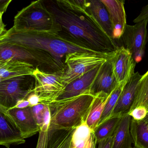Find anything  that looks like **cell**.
<instances>
[{
    "mask_svg": "<svg viewBox=\"0 0 148 148\" xmlns=\"http://www.w3.org/2000/svg\"><path fill=\"white\" fill-rule=\"evenodd\" d=\"M86 0H56L45 3L60 29L59 34L99 53H111L119 47L97 24L86 9Z\"/></svg>",
    "mask_w": 148,
    "mask_h": 148,
    "instance_id": "6da1fadb",
    "label": "cell"
},
{
    "mask_svg": "<svg viewBox=\"0 0 148 148\" xmlns=\"http://www.w3.org/2000/svg\"><path fill=\"white\" fill-rule=\"evenodd\" d=\"M0 43L18 45L49 54L63 70L62 61L68 54L76 52H95L61 36L54 31L25 30L16 31L12 28L0 37Z\"/></svg>",
    "mask_w": 148,
    "mask_h": 148,
    "instance_id": "7a4b0ae2",
    "label": "cell"
},
{
    "mask_svg": "<svg viewBox=\"0 0 148 148\" xmlns=\"http://www.w3.org/2000/svg\"><path fill=\"white\" fill-rule=\"evenodd\" d=\"M95 96L88 92L70 99L48 104L51 115L49 127L76 128L86 123Z\"/></svg>",
    "mask_w": 148,
    "mask_h": 148,
    "instance_id": "3957f363",
    "label": "cell"
},
{
    "mask_svg": "<svg viewBox=\"0 0 148 148\" xmlns=\"http://www.w3.org/2000/svg\"><path fill=\"white\" fill-rule=\"evenodd\" d=\"M12 28L16 31L38 30L58 33L60 31L54 17L44 1L40 0L32 2L19 11L14 17Z\"/></svg>",
    "mask_w": 148,
    "mask_h": 148,
    "instance_id": "277c9868",
    "label": "cell"
},
{
    "mask_svg": "<svg viewBox=\"0 0 148 148\" xmlns=\"http://www.w3.org/2000/svg\"><path fill=\"white\" fill-rule=\"evenodd\" d=\"M114 52H76L68 54L65 56V68L62 70L64 85L66 86L90 70L102 65L112 56Z\"/></svg>",
    "mask_w": 148,
    "mask_h": 148,
    "instance_id": "5b68a950",
    "label": "cell"
},
{
    "mask_svg": "<svg viewBox=\"0 0 148 148\" xmlns=\"http://www.w3.org/2000/svg\"><path fill=\"white\" fill-rule=\"evenodd\" d=\"M18 61L32 64L35 68L43 67L50 72L63 70L48 53L18 45L0 43V61Z\"/></svg>",
    "mask_w": 148,
    "mask_h": 148,
    "instance_id": "8992f818",
    "label": "cell"
},
{
    "mask_svg": "<svg viewBox=\"0 0 148 148\" xmlns=\"http://www.w3.org/2000/svg\"><path fill=\"white\" fill-rule=\"evenodd\" d=\"M62 70L46 72L38 68L32 76L35 81L33 92L40 98V103L48 104L54 101L65 85L62 79Z\"/></svg>",
    "mask_w": 148,
    "mask_h": 148,
    "instance_id": "52a82bcc",
    "label": "cell"
},
{
    "mask_svg": "<svg viewBox=\"0 0 148 148\" xmlns=\"http://www.w3.org/2000/svg\"><path fill=\"white\" fill-rule=\"evenodd\" d=\"M29 76H18L0 82V106L7 110L14 107L20 101L27 100L34 88L26 82Z\"/></svg>",
    "mask_w": 148,
    "mask_h": 148,
    "instance_id": "ba28073f",
    "label": "cell"
},
{
    "mask_svg": "<svg viewBox=\"0 0 148 148\" xmlns=\"http://www.w3.org/2000/svg\"><path fill=\"white\" fill-rule=\"evenodd\" d=\"M148 20L136 23L127 24L122 37L125 47L132 55L136 63L140 62L144 56L147 39Z\"/></svg>",
    "mask_w": 148,
    "mask_h": 148,
    "instance_id": "9c48e42d",
    "label": "cell"
},
{
    "mask_svg": "<svg viewBox=\"0 0 148 148\" xmlns=\"http://www.w3.org/2000/svg\"><path fill=\"white\" fill-rule=\"evenodd\" d=\"M75 128L41 129L36 148H72Z\"/></svg>",
    "mask_w": 148,
    "mask_h": 148,
    "instance_id": "30bf717a",
    "label": "cell"
},
{
    "mask_svg": "<svg viewBox=\"0 0 148 148\" xmlns=\"http://www.w3.org/2000/svg\"><path fill=\"white\" fill-rule=\"evenodd\" d=\"M113 70L119 85L127 84L134 74L136 63L130 51L123 46L114 51L111 58Z\"/></svg>",
    "mask_w": 148,
    "mask_h": 148,
    "instance_id": "8fae6325",
    "label": "cell"
},
{
    "mask_svg": "<svg viewBox=\"0 0 148 148\" xmlns=\"http://www.w3.org/2000/svg\"><path fill=\"white\" fill-rule=\"evenodd\" d=\"M112 56L101 66L90 87L89 93L93 96L101 93L109 95L119 86L113 70Z\"/></svg>",
    "mask_w": 148,
    "mask_h": 148,
    "instance_id": "7c38bea8",
    "label": "cell"
},
{
    "mask_svg": "<svg viewBox=\"0 0 148 148\" xmlns=\"http://www.w3.org/2000/svg\"><path fill=\"white\" fill-rule=\"evenodd\" d=\"M101 66L93 69L66 85L53 102L70 99L89 92L90 87Z\"/></svg>",
    "mask_w": 148,
    "mask_h": 148,
    "instance_id": "4fadbf2b",
    "label": "cell"
},
{
    "mask_svg": "<svg viewBox=\"0 0 148 148\" xmlns=\"http://www.w3.org/2000/svg\"><path fill=\"white\" fill-rule=\"evenodd\" d=\"M7 114L14 122L24 139L31 137L40 132V127L34 117L31 107L13 108L7 110Z\"/></svg>",
    "mask_w": 148,
    "mask_h": 148,
    "instance_id": "5bb4252c",
    "label": "cell"
},
{
    "mask_svg": "<svg viewBox=\"0 0 148 148\" xmlns=\"http://www.w3.org/2000/svg\"><path fill=\"white\" fill-rule=\"evenodd\" d=\"M109 15L113 30L114 40L121 38L127 25L123 0H101Z\"/></svg>",
    "mask_w": 148,
    "mask_h": 148,
    "instance_id": "9a60e30c",
    "label": "cell"
},
{
    "mask_svg": "<svg viewBox=\"0 0 148 148\" xmlns=\"http://www.w3.org/2000/svg\"><path fill=\"white\" fill-rule=\"evenodd\" d=\"M142 76L139 72L134 73L128 82L125 84L110 118L113 116L121 117L128 113L134 100Z\"/></svg>",
    "mask_w": 148,
    "mask_h": 148,
    "instance_id": "2e32d148",
    "label": "cell"
},
{
    "mask_svg": "<svg viewBox=\"0 0 148 148\" xmlns=\"http://www.w3.org/2000/svg\"><path fill=\"white\" fill-rule=\"evenodd\" d=\"M25 142L21 131L12 118L0 110V145L7 148Z\"/></svg>",
    "mask_w": 148,
    "mask_h": 148,
    "instance_id": "e0dca14e",
    "label": "cell"
},
{
    "mask_svg": "<svg viewBox=\"0 0 148 148\" xmlns=\"http://www.w3.org/2000/svg\"><path fill=\"white\" fill-rule=\"evenodd\" d=\"M86 7L89 13L102 29L114 40L113 30L108 12L101 0H86Z\"/></svg>",
    "mask_w": 148,
    "mask_h": 148,
    "instance_id": "ac0fdd59",
    "label": "cell"
},
{
    "mask_svg": "<svg viewBox=\"0 0 148 148\" xmlns=\"http://www.w3.org/2000/svg\"><path fill=\"white\" fill-rule=\"evenodd\" d=\"M35 68L32 64L18 61H0L1 81L14 77L32 76Z\"/></svg>",
    "mask_w": 148,
    "mask_h": 148,
    "instance_id": "d6986e66",
    "label": "cell"
},
{
    "mask_svg": "<svg viewBox=\"0 0 148 148\" xmlns=\"http://www.w3.org/2000/svg\"><path fill=\"white\" fill-rule=\"evenodd\" d=\"M131 119L128 113L121 117L113 136L112 148L132 147L133 142L130 133Z\"/></svg>",
    "mask_w": 148,
    "mask_h": 148,
    "instance_id": "ffe728a7",
    "label": "cell"
},
{
    "mask_svg": "<svg viewBox=\"0 0 148 148\" xmlns=\"http://www.w3.org/2000/svg\"><path fill=\"white\" fill-rule=\"evenodd\" d=\"M110 95H108L101 93L95 96L86 121V124L93 131L98 126L105 104Z\"/></svg>",
    "mask_w": 148,
    "mask_h": 148,
    "instance_id": "44dd1931",
    "label": "cell"
},
{
    "mask_svg": "<svg viewBox=\"0 0 148 148\" xmlns=\"http://www.w3.org/2000/svg\"><path fill=\"white\" fill-rule=\"evenodd\" d=\"M130 133L132 142L136 148H148V128L142 121L131 119Z\"/></svg>",
    "mask_w": 148,
    "mask_h": 148,
    "instance_id": "7402d4cb",
    "label": "cell"
},
{
    "mask_svg": "<svg viewBox=\"0 0 148 148\" xmlns=\"http://www.w3.org/2000/svg\"><path fill=\"white\" fill-rule=\"evenodd\" d=\"M121 117H110L95 129L93 132L96 143L114 136Z\"/></svg>",
    "mask_w": 148,
    "mask_h": 148,
    "instance_id": "603a6c76",
    "label": "cell"
},
{
    "mask_svg": "<svg viewBox=\"0 0 148 148\" xmlns=\"http://www.w3.org/2000/svg\"><path fill=\"white\" fill-rule=\"evenodd\" d=\"M94 135V132L86 123L75 129L72 138V148H86Z\"/></svg>",
    "mask_w": 148,
    "mask_h": 148,
    "instance_id": "cb8c5ba5",
    "label": "cell"
},
{
    "mask_svg": "<svg viewBox=\"0 0 148 148\" xmlns=\"http://www.w3.org/2000/svg\"><path fill=\"white\" fill-rule=\"evenodd\" d=\"M140 106L145 107L148 112V70L140 80L134 100L129 111Z\"/></svg>",
    "mask_w": 148,
    "mask_h": 148,
    "instance_id": "d4e9b609",
    "label": "cell"
},
{
    "mask_svg": "<svg viewBox=\"0 0 148 148\" xmlns=\"http://www.w3.org/2000/svg\"><path fill=\"white\" fill-rule=\"evenodd\" d=\"M124 86V85H119L110 96L105 104L103 112L102 114L98 126L110 118L112 112L116 105L119 96Z\"/></svg>",
    "mask_w": 148,
    "mask_h": 148,
    "instance_id": "484cf974",
    "label": "cell"
},
{
    "mask_svg": "<svg viewBox=\"0 0 148 148\" xmlns=\"http://www.w3.org/2000/svg\"><path fill=\"white\" fill-rule=\"evenodd\" d=\"M46 104L40 103L38 105L31 107L32 112L37 125L40 129L42 127L43 123V116Z\"/></svg>",
    "mask_w": 148,
    "mask_h": 148,
    "instance_id": "4316f807",
    "label": "cell"
},
{
    "mask_svg": "<svg viewBox=\"0 0 148 148\" xmlns=\"http://www.w3.org/2000/svg\"><path fill=\"white\" fill-rule=\"evenodd\" d=\"M147 113V110L145 107L140 106L129 111L128 114L134 120L140 122L145 118Z\"/></svg>",
    "mask_w": 148,
    "mask_h": 148,
    "instance_id": "83f0119b",
    "label": "cell"
},
{
    "mask_svg": "<svg viewBox=\"0 0 148 148\" xmlns=\"http://www.w3.org/2000/svg\"><path fill=\"white\" fill-rule=\"evenodd\" d=\"M146 20H148V4L143 8L140 14L134 20V22L137 23Z\"/></svg>",
    "mask_w": 148,
    "mask_h": 148,
    "instance_id": "f1b7e54d",
    "label": "cell"
},
{
    "mask_svg": "<svg viewBox=\"0 0 148 148\" xmlns=\"http://www.w3.org/2000/svg\"><path fill=\"white\" fill-rule=\"evenodd\" d=\"M27 100L29 103V107H33L40 103V98L37 95L32 92L27 98Z\"/></svg>",
    "mask_w": 148,
    "mask_h": 148,
    "instance_id": "f546056e",
    "label": "cell"
},
{
    "mask_svg": "<svg viewBox=\"0 0 148 148\" xmlns=\"http://www.w3.org/2000/svg\"><path fill=\"white\" fill-rule=\"evenodd\" d=\"M113 136L98 142V148H112Z\"/></svg>",
    "mask_w": 148,
    "mask_h": 148,
    "instance_id": "4dcf8cb0",
    "label": "cell"
},
{
    "mask_svg": "<svg viewBox=\"0 0 148 148\" xmlns=\"http://www.w3.org/2000/svg\"><path fill=\"white\" fill-rule=\"evenodd\" d=\"M11 1V0H0V12L4 13Z\"/></svg>",
    "mask_w": 148,
    "mask_h": 148,
    "instance_id": "1f68e13d",
    "label": "cell"
},
{
    "mask_svg": "<svg viewBox=\"0 0 148 148\" xmlns=\"http://www.w3.org/2000/svg\"><path fill=\"white\" fill-rule=\"evenodd\" d=\"M3 13L0 12V37L4 35L7 33L8 30L6 29V25L2 21V16Z\"/></svg>",
    "mask_w": 148,
    "mask_h": 148,
    "instance_id": "d6a6232c",
    "label": "cell"
},
{
    "mask_svg": "<svg viewBox=\"0 0 148 148\" xmlns=\"http://www.w3.org/2000/svg\"><path fill=\"white\" fill-rule=\"evenodd\" d=\"M29 107V103L27 100H23L17 103L15 108H24Z\"/></svg>",
    "mask_w": 148,
    "mask_h": 148,
    "instance_id": "836d02e7",
    "label": "cell"
},
{
    "mask_svg": "<svg viewBox=\"0 0 148 148\" xmlns=\"http://www.w3.org/2000/svg\"><path fill=\"white\" fill-rule=\"evenodd\" d=\"M96 144L94 134V135L92 136L91 140H90L88 145L86 148H95Z\"/></svg>",
    "mask_w": 148,
    "mask_h": 148,
    "instance_id": "e575fe53",
    "label": "cell"
},
{
    "mask_svg": "<svg viewBox=\"0 0 148 148\" xmlns=\"http://www.w3.org/2000/svg\"><path fill=\"white\" fill-rule=\"evenodd\" d=\"M142 121L143 122V123L146 125V127L148 128V112L146 117L143 120H142Z\"/></svg>",
    "mask_w": 148,
    "mask_h": 148,
    "instance_id": "d590c367",
    "label": "cell"
},
{
    "mask_svg": "<svg viewBox=\"0 0 148 148\" xmlns=\"http://www.w3.org/2000/svg\"><path fill=\"white\" fill-rule=\"evenodd\" d=\"M0 110L4 113H7V110L4 108L0 106Z\"/></svg>",
    "mask_w": 148,
    "mask_h": 148,
    "instance_id": "8d00e7d4",
    "label": "cell"
},
{
    "mask_svg": "<svg viewBox=\"0 0 148 148\" xmlns=\"http://www.w3.org/2000/svg\"><path fill=\"white\" fill-rule=\"evenodd\" d=\"M130 148H136L135 147H131Z\"/></svg>",
    "mask_w": 148,
    "mask_h": 148,
    "instance_id": "74e56055",
    "label": "cell"
}]
</instances>
